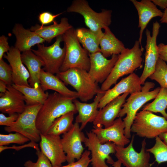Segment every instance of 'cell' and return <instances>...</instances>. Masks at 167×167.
Instances as JSON below:
<instances>
[{
    "mask_svg": "<svg viewBox=\"0 0 167 167\" xmlns=\"http://www.w3.org/2000/svg\"><path fill=\"white\" fill-rule=\"evenodd\" d=\"M75 99L56 92L49 94L36 118V126L40 133L46 134L54 121L62 115L71 112L76 113L77 111L73 102Z\"/></svg>",
    "mask_w": 167,
    "mask_h": 167,
    "instance_id": "cell-1",
    "label": "cell"
},
{
    "mask_svg": "<svg viewBox=\"0 0 167 167\" xmlns=\"http://www.w3.org/2000/svg\"><path fill=\"white\" fill-rule=\"evenodd\" d=\"M138 40L136 41L131 49L126 48L118 55V58L109 75L102 84L101 88L106 91L116 83L121 77L133 73L137 69L142 66V57L144 49L140 47Z\"/></svg>",
    "mask_w": 167,
    "mask_h": 167,
    "instance_id": "cell-2",
    "label": "cell"
},
{
    "mask_svg": "<svg viewBox=\"0 0 167 167\" xmlns=\"http://www.w3.org/2000/svg\"><path fill=\"white\" fill-rule=\"evenodd\" d=\"M155 85L153 82H145L141 90L131 94L122 106L118 118L126 115L122 120L125 125V135L127 138L131 137V128L138 111L146 103L155 99L159 93L160 87L150 91Z\"/></svg>",
    "mask_w": 167,
    "mask_h": 167,
    "instance_id": "cell-3",
    "label": "cell"
},
{
    "mask_svg": "<svg viewBox=\"0 0 167 167\" xmlns=\"http://www.w3.org/2000/svg\"><path fill=\"white\" fill-rule=\"evenodd\" d=\"M56 76L65 84L72 86L77 93L79 100L87 102L101 92V87L90 76L88 72L76 68L60 72Z\"/></svg>",
    "mask_w": 167,
    "mask_h": 167,
    "instance_id": "cell-4",
    "label": "cell"
},
{
    "mask_svg": "<svg viewBox=\"0 0 167 167\" xmlns=\"http://www.w3.org/2000/svg\"><path fill=\"white\" fill-rule=\"evenodd\" d=\"M66 48V54L60 72L76 68L88 71L90 68V58L87 51L80 45L73 27L62 35Z\"/></svg>",
    "mask_w": 167,
    "mask_h": 167,
    "instance_id": "cell-5",
    "label": "cell"
},
{
    "mask_svg": "<svg viewBox=\"0 0 167 167\" xmlns=\"http://www.w3.org/2000/svg\"><path fill=\"white\" fill-rule=\"evenodd\" d=\"M131 132L139 137L148 139L156 138L167 132V120L163 117L148 110L137 113L133 122Z\"/></svg>",
    "mask_w": 167,
    "mask_h": 167,
    "instance_id": "cell-6",
    "label": "cell"
},
{
    "mask_svg": "<svg viewBox=\"0 0 167 167\" xmlns=\"http://www.w3.org/2000/svg\"><path fill=\"white\" fill-rule=\"evenodd\" d=\"M69 12L79 13L84 17L86 25L89 29L97 31L109 27L112 22V11L102 9L100 12L94 11L85 0H74L67 9Z\"/></svg>",
    "mask_w": 167,
    "mask_h": 167,
    "instance_id": "cell-7",
    "label": "cell"
},
{
    "mask_svg": "<svg viewBox=\"0 0 167 167\" xmlns=\"http://www.w3.org/2000/svg\"><path fill=\"white\" fill-rule=\"evenodd\" d=\"M42 105H26L17 120L9 126H6L8 132H18L28 139L30 141L37 142L41 140L40 133L36 125L38 113Z\"/></svg>",
    "mask_w": 167,
    "mask_h": 167,
    "instance_id": "cell-8",
    "label": "cell"
},
{
    "mask_svg": "<svg viewBox=\"0 0 167 167\" xmlns=\"http://www.w3.org/2000/svg\"><path fill=\"white\" fill-rule=\"evenodd\" d=\"M63 41L62 35L56 38L52 45L45 46L44 44L37 45L36 50L32 51L42 61L45 71L53 74L60 72V69L63 63L66 54V48L60 47V43Z\"/></svg>",
    "mask_w": 167,
    "mask_h": 167,
    "instance_id": "cell-9",
    "label": "cell"
},
{
    "mask_svg": "<svg viewBox=\"0 0 167 167\" xmlns=\"http://www.w3.org/2000/svg\"><path fill=\"white\" fill-rule=\"evenodd\" d=\"M84 142L91 153V163L92 167H109L106 164H113L114 162L110 154L115 152V145L114 143L108 142L101 143L96 135L91 131L87 132Z\"/></svg>",
    "mask_w": 167,
    "mask_h": 167,
    "instance_id": "cell-10",
    "label": "cell"
},
{
    "mask_svg": "<svg viewBox=\"0 0 167 167\" xmlns=\"http://www.w3.org/2000/svg\"><path fill=\"white\" fill-rule=\"evenodd\" d=\"M134 139L133 135L126 147L115 145L116 157L125 167H151L149 163L150 154L146 150L145 139L142 142L140 151L138 152L133 147Z\"/></svg>",
    "mask_w": 167,
    "mask_h": 167,
    "instance_id": "cell-11",
    "label": "cell"
},
{
    "mask_svg": "<svg viewBox=\"0 0 167 167\" xmlns=\"http://www.w3.org/2000/svg\"><path fill=\"white\" fill-rule=\"evenodd\" d=\"M160 27V24L156 21L153 24L152 35L148 29L145 31L146 43L144 66L142 74L139 77L141 84L143 85L147 79L154 72L157 62L159 58L156 39Z\"/></svg>",
    "mask_w": 167,
    "mask_h": 167,
    "instance_id": "cell-12",
    "label": "cell"
},
{
    "mask_svg": "<svg viewBox=\"0 0 167 167\" xmlns=\"http://www.w3.org/2000/svg\"><path fill=\"white\" fill-rule=\"evenodd\" d=\"M86 138L79 124L75 122L71 128L63 135L62 143L69 164L75 162V159L79 160L81 157L84 152L82 143L84 142Z\"/></svg>",
    "mask_w": 167,
    "mask_h": 167,
    "instance_id": "cell-13",
    "label": "cell"
},
{
    "mask_svg": "<svg viewBox=\"0 0 167 167\" xmlns=\"http://www.w3.org/2000/svg\"><path fill=\"white\" fill-rule=\"evenodd\" d=\"M100 125H94L91 130L96 136L100 142L104 143L111 142L122 147L130 142L125 135V125L121 117L116 119L113 124L106 128Z\"/></svg>",
    "mask_w": 167,
    "mask_h": 167,
    "instance_id": "cell-14",
    "label": "cell"
},
{
    "mask_svg": "<svg viewBox=\"0 0 167 167\" xmlns=\"http://www.w3.org/2000/svg\"><path fill=\"white\" fill-rule=\"evenodd\" d=\"M138 76L133 73L123 78L114 86L105 91L101 99L98 108L102 109L108 103L121 94L128 92L131 94L141 90L142 87Z\"/></svg>",
    "mask_w": 167,
    "mask_h": 167,
    "instance_id": "cell-15",
    "label": "cell"
},
{
    "mask_svg": "<svg viewBox=\"0 0 167 167\" xmlns=\"http://www.w3.org/2000/svg\"><path fill=\"white\" fill-rule=\"evenodd\" d=\"M90 66L88 73L93 80L102 84L111 73L118 58V55H113L108 59L100 51L88 54Z\"/></svg>",
    "mask_w": 167,
    "mask_h": 167,
    "instance_id": "cell-16",
    "label": "cell"
},
{
    "mask_svg": "<svg viewBox=\"0 0 167 167\" xmlns=\"http://www.w3.org/2000/svg\"><path fill=\"white\" fill-rule=\"evenodd\" d=\"M40 136L41 151L50 161L53 167L62 166L66 160L60 136L40 133Z\"/></svg>",
    "mask_w": 167,
    "mask_h": 167,
    "instance_id": "cell-17",
    "label": "cell"
},
{
    "mask_svg": "<svg viewBox=\"0 0 167 167\" xmlns=\"http://www.w3.org/2000/svg\"><path fill=\"white\" fill-rule=\"evenodd\" d=\"M25 103L24 96L12 85L7 86L5 93H0V111L2 113L9 115L19 114L24 110L26 106Z\"/></svg>",
    "mask_w": 167,
    "mask_h": 167,
    "instance_id": "cell-18",
    "label": "cell"
},
{
    "mask_svg": "<svg viewBox=\"0 0 167 167\" xmlns=\"http://www.w3.org/2000/svg\"><path fill=\"white\" fill-rule=\"evenodd\" d=\"M21 55V52L12 46L3 57L8 61L11 68L13 84L30 87L28 83L30 74L22 61Z\"/></svg>",
    "mask_w": 167,
    "mask_h": 167,
    "instance_id": "cell-19",
    "label": "cell"
},
{
    "mask_svg": "<svg viewBox=\"0 0 167 167\" xmlns=\"http://www.w3.org/2000/svg\"><path fill=\"white\" fill-rule=\"evenodd\" d=\"M137 10L139 16L138 27L140 28L138 40L141 47H142L141 41L143 34L148 24L153 18L156 17H162L163 12L158 9L156 6L150 0H142L138 1L131 0Z\"/></svg>",
    "mask_w": 167,
    "mask_h": 167,
    "instance_id": "cell-20",
    "label": "cell"
},
{
    "mask_svg": "<svg viewBox=\"0 0 167 167\" xmlns=\"http://www.w3.org/2000/svg\"><path fill=\"white\" fill-rule=\"evenodd\" d=\"M130 93H124L113 100L102 109L93 122L94 125H100L108 127L112 125Z\"/></svg>",
    "mask_w": 167,
    "mask_h": 167,
    "instance_id": "cell-21",
    "label": "cell"
},
{
    "mask_svg": "<svg viewBox=\"0 0 167 167\" xmlns=\"http://www.w3.org/2000/svg\"><path fill=\"white\" fill-rule=\"evenodd\" d=\"M105 91H102L97 94L92 102L87 103L80 102L75 98L73 100L78 113L75 122L80 123V128L82 130L88 122H93L96 118L99 111L98 106L100 100Z\"/></svg>",
    "mask_w": 167,
    "mask_h": 167,
    "instance_id": "cell-22",
    "label": "cell"
},
{
    "mask_svg": "<svg viewBox=\"0 0 167 167\" xmlns=\"http://www.w3.org/2000/svg\"><path fill=\"white\" fill-rule=\"evenodd\" d=\"M12 33L16 39L14 47L21 52L30 50L35 45L43 44L45 41L35 32L26 29L19 24H15Z\"/></svg>",
    "mask_w": 167,
    "mask_h": 167,
    "instance_id": "cell-23",
    "label": "cell"
},
{
    "mask_svg": "<svg viewBox=\"0 0 167 167\" xmlns=\"http://www.w3.org/2000/svg\"><path fill=\"white\" fill-rule=\"evenodd\" d=\"M54 24L47 26H41L37 24L31 27L30 30L35 32L45 41L50 43L55 37L62 35L67 30L73 27L66 17L61 18L58 23L55 21Z\"/></svg>",
    "mask_w": 167,
    "mask_h": 167,
    "instance_id": "cell-24",
    "label": "cell"
},
{
    "mask_svg": "<svg viewBox=\"0 0 167 167\" xmlns=\"http://www.w3.org/2000/svg\"><path fill=\"white\" fill-rule=\"evenodd\" d=\"M40 85L45 91L52 90L64 96L78 98L77 93L68 88L64 83L56 75L42 69L40 77Z\"/></svg>",
    "mask_w": 167,
    "mask_h": 167,
    "instance_id": "cell-25",
    "label": "cell"
},
{
    "mask_svg": "<svg viewBox=\"0 0 167 167\" xmlns=\"http://www.w3.org/2000/svg\"><path fill=\"white\" fill-rule=\"evenodd\" d=\"M21 58L23 63L26 66L30 74L28 80L29 85L32 87L39 85L41 67L44 66L43 62L31 49L22 52Z\"/></svg>",
    "mask_w": 167,
    "mask_h": 167,
    "instance_id": "cell-26",
    "label": "cell"
},
{
    "mask_svg": "<svg viewBox=\"0 0 167 167\" xmlns=\"http://www.w3.org/2000/svg\"><path fill=\"white\" fill-rule=\"evenodd\" d=\"M78 40L89 54L100 52L99 47L101 39L103 35L102 30L93 31L84 28L75 30Z\"/></svg>",
    "mask_w": 167,
    "mask_h": 167,
    "instance_id": "cell-27",
    "label": "cell"
},
{
    "mask_svg": "<svg viewBox=\"0 0 167 167\" xmlns=\"http://www.w3.org/2000/svg\"><path fill=\"white\" fill-rule=\"evenodd\" d=\"M104 29L105 31L100 43V52L105 58L113 55H118L126 49L124 45L116 37L109 27Z\"/></svg>",
    "mask_w": 167,
    "mask_h": 167,
    "instance_id": "cell-28",
    "label": "cell"
},
{
    "mask_svg": "<svg viewBox=\"0 0 167 167\" xmlns=\"http://www.w3.org/2000/svg\"><path fill=\"white\" fill-rule=\"evenodd\" d=\"M13 87L24 96L26 105H43L47 98L48 92H45L40 85L35 87L13 84Z\"/></svg>",
    "mask_w": 167,
    "mask_h": 167,
    "instance_id": "cell-29",
    "label": "cell"
},
{
    "mask_svg": "<svg viewBox=\"0 0 167 167\" xmlns=\"http://www.w3.org/2000/svg\"><path fill=\"white\" fill-rule=\"evenodd\" d=\"M75 113L73 112H69L56 119L50 126L47 134L60 136L68 132L74 124L73 121Z\"/></svg>",
    "mask_w": 167,
    "mask_h": 167,
    "instance_id": "cell-30",
    "label": "cell"
},
{
    "mask_svg": "<svg viewBox=\"0 0 167 167\" xmlns=\"http://www.w3.org/2000/svg\"><path fill=\"white\" fill-rule=\"evenodd\" d=\"M167 108V88H161L154 101L144 106L142 109L155 113H160L167 120V113L165 111Z\"/></svg>",
    "mask_w": 167,
    "mask_h": 167,
    "instance_id": "cell-31",
    "label": "cell"
},
{
    "mask_svg": "<svg viewBox=\"0 0 167 167\" xmlns=\"http://www.w3.org/2000/svg\"><path fill=\"white\" fill-rule=\"evenodd\" d=\"M158 82L161 88H167V64L159 58L154 72L149 77Z\"/></svg>",
    "mask_w": 167,
    "mask_h": 167,
    "instance_id": "cell-32",
    "label": "cell"
},
{
    "mask_svg": "<svg viewBox=\"0 0 167 167\" xmlns=\"http://www.w3.org/2000/svg\"><path fill=\"white\" fill-rule=\"evenodd\" d=\"M156 138L155 143L151 148L146 150L152 154L156 161L159 164L167 161V146L159 136Z\"/></svg>",
    "mask_w": 167,
    "mask_h": 167,
    "instance_id": "cell-33",
    "label": "cell"
},
{
    "mask_svg": "<svg viewBox=\"0 0 167 167\" xmlns=\"http://www.w3.org/2000/svg\"><path fill=\"white\" fill-rule=\"evenodd\" d=\"M29 141L28 139L18 132L0 134V146H6L12 143L23 144Z\"/></svg>",
    "mask_w": 167,
    "mask_h": 167,
    "instance_id": "cell-34",
    "label": "cell"
},
{
    "mask_svg": "<svg viewBox=\"0 0 167 167\" xmlns=\"http://www.w3.org/2000/svg\"><path fill=\"white\" fill-rule=\"evenodd\" d=\"M37 160L36 162L28 160L24 164L25 167H53L49 159L40 150L36 151Z\"/></svg>",
    "mask_w": 167,
    "mask_h": 167,
    "instance_id": "cell-35",
    "label": "cell"
},
{
    "mask_svg": "<svg viewBox=\"0 0 167 167\" xmlns=\"http://www.w3.org/2000/svg\"><path fill=\"white\" fill-rule=\"evenodd\" d=\"M0 79L7 85L13 84L11 68L3 59L0 60Z\"/></svg>",
    "mask_w": 167,
    "mask_h": 167,
    "instance_id": "cell-36",
    "label": "cell"
},
{
    "mask_svg": "<svg viewBox=\"0 0 167 167\" xmlns=\"http://www.w3.org/2000/svg\"><path fill=\"white\" fill-rule=\"evenodd\" d=\"M91 152L89 150H86L83 153L81 158L76 162L69 163L64 166L53 167H88L91 162L89 156Z\"/></svg>",
    "mask_w": 167,
    "mask_h": 167,
    "instance_id": "cell-37",
    "label": "cell"
},
{
    "mask_svg": "<svg viewBox=\"0 0 167 167\" xmlns=\"http://www.w3.org/2000/svg\"><path fill=\"white\" fill-rule=\"evenodd\" d=\"M62 14V13L54 15L49 12H44L40 14L38 17V19L41 24V25L44 26L52 22L53 23L55 21V19Z\"/></svg>",
    "mask_w": 167,
    "mask_h": 167,
    "instance_id": "cell-38",
    "label": "cell"
},
{
    "mask_svg": "<svg viewBox=\"0 0 167 167\" xmlns=\"http://www.w3.org/2000/svg\"><path fill=\"white\" fill-rule=\"evenodd\" d=\"M19 114L13 113L6 117L2 113L0 114V125L9 126L17 119Z\"/></svg>",
    "mask_w": 167,
    "mask_h": 167,
    "instance_id": "cell-39",
    "label": "cell"
},
{
    "mask_svg": "<svg viewBox=\"0 0 167 167\" xmlns=\"http://www.w3.org/2000/svg\"><path fill=\"white\" fill-rule=\"evenodd\" d=\"M27 147L32 148L35 149L36 151L40 150L38 145L36 142L31 141L28 143L19 146H15V145L11 147H9L7 146H0V152L1 153L4 150L7 149H12L18 151L24 148Z\"/></svg>",
    "mask_w": 167,
    "mask_h": 167,
    "instance_id": "cell-40",
    "label": "cell"
},
{
    "mask_svg": "<svg viewBox=\"0 0 167 167\" xmlns=\"http://www.w3.org/2000/svg\"><path fill=\"white\" fill-rule=\"evenodd\" d=\"M8 41V38L3 35L0 37V60L2 59V57L5 53H7L10 49Z\"/></svg>",
    "mask_w": 167,
    "mask_h": 167,
    "instance_id": "cell-41",
    "label": "cell"
},
{
    "mask_svg": "<svg viewBox=\"0 0 167 167\" xmlns=\"http://www.w3.org/2000/svg\"><path fill=\"white\" fill-rule=\"evenodd\" d=\"M159 58L165 62H167V45L160 43L157 45Z\"/></svg>",
    "mask_w": 167,
    "mask_h": 167,
    "instance_id": "cell-42",
    "label": "cell"
},
{
    "mask_svg": "<svg viewBox=\"0 0 167 167\" xmlns=\"http://www.w3.org/2000/svg\"><path fill=\"white\" fill-rule=\"evenodd\" d=\"M151 1L161 9L165 10L167 8V0H152Z\"/></svg>",
    "mask_w": 167,
    "mask_h": 167,
    "instance_id": "cell-43",
    "label": "cell"
},
{
    "mask_svg": "<svg viewBox=\"0 0 167 167\" xmlns=\"http://www.w3.org/2000/svg\"><path fill=\"white\" fill-rule=\"evenodd\" d=\"M160 21L161 23L166 24L167 26V8L164 10Z\"/></svg>",
    "mask_w": 167,
    "mask_h": 167,
    "instance_id": "cell-44",
    "label": "cell"
},
{
    "mask_svg": "<svg viewBox=\"0 0 167 167\" xmlns=\"http://www.w3.org/2000/svg\"><path fill=\"white\" fill-rule=\"evenodd\" d=\"M7 85L3 81L0 80V93H4L6 90Z\"/></svg>",
    "mask_w": 167,
    "mask_h": 167,
    "instance_id": "cell-45",
    "label": "cell"
},
{
    "mask_svg": "<svg viewBox=\"0 0 167 167\" xmlns=\"http://www.w3.org/2000/svg\"><path fill=\"white\" fill-rule=\"evenodd\" d=\"M159 137L167 146V132L161 134Z\"/></svg>",
    "mask_w": 167,
    "mask_h": 167,
    "instance_id": "cell-46",
    "label": "cell"
},
{
    "mask_svg": "<svg viewBox=\"0 0 167 167\" xmlns=\"http://www.w3.org/2000/svg\"><path fill=\"white\" fill-rule=\"evenodd\" d=\"M121 165L122 163L121 162L118 160L116 161H114L112 164V166L113 167H121Z\"/></svg>",
    "mask_w": 167,
    "mask_h": 167,
    "instance_id": "cell-47",
    "label": "cell"
}]
</instances>
